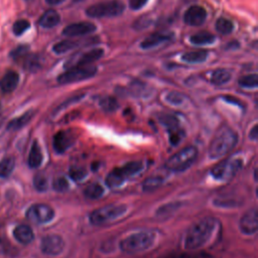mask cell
Wrapping results in <instances>:
<instances>
[{
	"instance_id": "obj_1",
	"label": "cell",
	"mask_w": 258,
	"mask_h": 258,
	"mask_svg": "<svg viewBox=\"0 0 258 258\" xmlns=\"http://www.w3.org/2000/svg\"><path fill=\"white\" fill-rule=\"evenodd\" d=\"M219 221L213 217H206L195 223L184 236V248L187 250L199 249L210 242L218 229Z\"/></svg>"
},
{
	"instance_id": "obj_2",
	"label": "cell",
	"mask_w": 258,
	"mask_h": 258,
	"mask_svg": "<svg viewBox=\"0 0 258 258\" xmlns=\"http://www.w3.org/2000/svg\"><path fill=\"white\" fill-rule=\"evenodd\" d=\"M238 142L237 133L231 128L222 127L214 137L209 147V155L212 159L223 157L230 152Z\"/></svg>"
},
{
	"instance_id": "obj_3",
	"label": "cell",
	"mask_w": 258,
	"mask_h": 258,
	"mask_svg": "<svg viewBox=\"0 0 258 258\" xmlns=\"http://www.w3.org/2000/svg\"><path fill=\"white\" fill-rule=\"evenodd\" d=\"M155 240V233L152 231H143L134 233L120 242V249L129 254L139 253L150 248Z\"/></svg>"
},
{
	"instance_id": "obj_4",
	"label": "cell",
	"mask_w": 258,
	"mask_h": 258,
	"mask_svg": "<svg viewBox=\"0 0 258 258\" xmlns=\"http://www.w3.org/2000/svg\"><path fill=\"white\" fill-rule=\"evenodd\" d=\"M126 211L125 205H108L93 211L90 214V222L95 226H103L120 218Z\"/></svg>"
},
{
	"instance_id": "obj_5",
	"label": "cell",
	"mask_w": 258,
	"mask_h": 258,
	"mask_svg": "<svg viewBox=\"0 0 258 258\" xmlns=\"http://www.w3.org/2000/svg\"><path fill=\"white\" fill-rule=\"evenodd\" d=\"M144 163L142 161H131L122 168H117L111 171L106 178V184L109 187H117L124 184V182L142 172Z\"/></svg>"
},
{
	"instance_id": "obj_6",
	"label": "cell",
	"mask_w": 258,
	"mask_h": 258,
	"mask_svg": "<svg viewBox=\"0 0 258 258\" xmlns=\"http://www.w3.org/2000/svg\"><path fill=\"white\" fill-rule=\"evenodd\" d=\"M198 150L194 147H187L175 153L166 163V168L172 172L181 173L189 169L196 160Z\"/></svg>"
},
{
	"instance_id": "obj_7",
	"label": "cell",
	"mask_w": 258,
	"mask_h": 258,
	"mask_svg": "<svg viewBox=\"0 0 258 258\" xmlns=\"http://www.w3.org/2000/svg\"><path fill=\"white\" fill-rule=\"evenodd\" d=\"M125 5L119 0H110V1L100 2L89 6L86 9V14L93 18L115 17L123 13Z\"/></svg>"
},
{
	"instance_id": "obj_8",
	"label": "cell",
	"mask_w": 258,
	"mask_h": 258,
	"mask_svg": "<svg viewBox=\"0 0 258 258\" xmlns=\"http://www.w3.org/2000/svg\"><path fill=\"white\" fill-rule=\"evenodd\" d=\"M97 73V68L92 65L71 67L68 71L61 74L58 77L60 84H71L80 81H84L94 77Z\"/></svg>"
},
{
	"instance_id": "obj_9",
	"label": "cell",
	"mask_w": 258,
	"mask_h": 258,
	"mask_svg": "<svg viewBox=\"0 0 258 258\" xmlns=\"http://www.w3.org/2000/svg\"><path fill=\"white\" fill-rule=\"evenodd\" d=\"M243 160L241 158H229L221 161L212 169L211 174L213 178L218 181H229L236 176V174L242 169Z\"/></svg>"
},
{
	"instance_id": "obj_10",
	"label": "cell",
	"mask_w": 258,
	"mask_h": 258,
	"mask_svg": "<svg viewBox=\"0 0 258 258\" xmlns=\"http://www.w3.org/2000/svg\"><path fill=\"white\" fill-rule=\"evenodd\" d=\"M55 217L54 209L45 204H35L27 211V218L36 224H45Z\"/></svg>"
},
{
	"instance_id": "obj_11",
	"label": "cell",
	"mask_w": 258,
	"mask_h": 258,
	"mask_svg": "<svg viewBox=\"0 0 258 258\" xmlns=\"http://www.w3.org/2000/svg\"><path fill=\"white\" fill-rule=\"evenodd\" d=\"M40 249L42 253L51 256L61 254L65 249V242L63 238L56 234H50L42 238L40 243Z\"/></svg>"
},
{
	"instance_id": "obj_12",
	"label": "cell",
	"mask_w": 258,
	"mask_h": 258,
	"mask_svg": "<svg viewBox=\"0 0 258 258\" xmlns=\"http://www.w3.org/2000/svg\"><path fill=\"white\" fill-rule=\"evenodd\" d=\"M76 134L74 133L73 130H62L59 131L55 136H54V148L56 152L58 153H63L66 150H68L71 147L75 140H76Z\"/></svg>"
},
{
	"instance_id": "obj_13",
	"label": "cell",
	"mask_w": 258,
	"mask_h": 258,
	"mask_svg": "<svg viewBox=\"0 0 258 258\" xmlns=\"http://www.w3.org/2000/svg\"><path fill=\"white\" fill-rule=\"evenodd\" d=\"M95 31H96V26L94 25V23L88 21H82V22L72 23V25L66 27L63 31V35L66 37H74L89 35Z\"/></svg>"
},
{
	"instance_id": "obj_14",
	"label": "cell",
	"mask_w": 258,
	"mask_h": 258,
	"mask_svg": "<svg viewBox=\"0 0 258 258\" xmlns=\"http://www.w3.org/2000/svg\"><path fill=\"white\" fill-rule=\"evenodd\" d=\"M240 230L245 235H253L258 230L257 209H251L240 219Z\"/></svg>"
},
{
	"instance_id": "obj_15",
	"label": "cell",
	"mask_w": 258,
	"mask_h": 258,
	"mask_svg": "<svg viewBox=\"0 0 258 258\" xmlns=\"http://www.w3.org/2000/svg\"><path fill=\"white\" fill-rule=\"evenodd\" d=\"M207 18V11L204 7L199 5L191 6L184 13V20L187 26L198 27L203 25Z\"/></svg>"
},
{
	"instance_id": "obj_16",
	"label": "cell",
	"mask_w": 258,
	"mask_h": 258,
	"mask_svg": "<svg viewBox=\"0 0 258 258\" xmlns=\"http://www.w3.org/2000/svg\"><path fill=\"white\" fill-rule=\"evenodd\" d=\"M14 238L21 244L28 245L35 239V234L33 229L28 225H19L13 230Z\"/></svg>"
},
{
	"instance_id": "obj_17",
	"label": "cell",
	"mask_w": 258,
	"mask_h": 258,
	"mask_svg": "<svg viewBox=\"0 0 258 258\" xmlns=\"http://www.w3.org/2000/svg\"><path fill=\"white\" fill-rule=\"evenodd\" d=\"M18 83L19 75L14 71H9L0 80V89L4 93H10L16 89Z\"/></svg>"
},
{
	"instance_id": "obj_18",
	"label": "cell",
	"mask_w": 258,
	"mask_h": 258,
	"mask_svg": "<svg viewBox=\"0 0 258 258\" xmlns=\"http://www.w3.org/2000/svg\"><path fill=\"white\" fill-rule=\"evenodd\" d=\"M60 21H61L60 14L54 9H49L40 16L38 23L43 29H53L59 25Z\"/></svg>"
},
{
	"instance_id": "obj_19",
	"label": "cell",
	"mask_w": 258,
	"mask_h": 258,
	"mask_svg": "<svg viewBox=\"0 0 258 258\" xmlns=\"http://www.w3.org/2000/svg\"><path fill=\"white\" fill-rule=\"evenodd\" d=\"M103 54H104V51L102 49H93V50H90L89 52L81 54L80 57H78V59L74 63L75 67L91 65L92 63L101 59Z\"/></svg>"
},
{
	"instance_id": "obj_20",
	"label": "cell",
	"mask_w": 258,
	"mask_h": 258,
	"mask_svg": "<svg viewBox=\"0 0 258 258\" xmlns=\"http://www.w3.org/2000/svg\"><path fill=\"white\" fill-rule=\"evenodd\" d=\"M42 159H43V156H42L41 148L38 146V143L36 140V142H34V144L32 146L30 155H29L28 163H29L30 168L37 169L42 163Z\"/></svg>"
},
{
	"instance_id": "obj_21",
	"label": "cell",
	"mask_w": 258,
	"mask_h": 258,
	"mask_svg": "<svg viewBox=\"0 0 258 258\" xmlns=\"http://www.w3.org/2000/svg\"><path fill=\"white\" fill-rule=\"evenodd\" d=\"M35 112L34 111H28L25 114H22L21 116L17 117L15 119H12L8 124H7V129L8 130H18L22 127H25L34 117Z\"/></svg>"
},
{
	"instance_id": "obj_22",
	"label": "cell",
	"mask_w": 258,
	"mask_h": 258,
	"mask_svg": "<svg viewBox=\"0 0 258 258\" xmlns=\"http://www.w3.org/2000/svg\"><path fill=\"white\" fill-rule=\"evenodd\" d=\"M169 39H170V36H166L162 34H154V35H151V36L147 37V38H145L143 40V42L140 43V46H142V48L145 50H148Z\"/></svg>"
},
{
	"instance_id": "obj_23",
	"label": "cell",
	"mask_w": 258,
	"mask_h": 258,
	"mask_svg": "<svg viewBox=\"0 0 258 258\" xmlns=\"http://www.w3.org/2000/svg\"><path fill=\"white\" fill-rule=\"evenodd\" d=\"M103 194H104L103 186L96 183H93V184H89L84 190V196L90 200L100 199L103 196Z\"/></svg>"
},
{
	"instance_id": "obj_24",
	"label": "cell",
	"mask_w": 258,
	"mask_h": 258,
	"mask_svg": "<svg viewBox=\"0 0 258 258\" xmlns=\"http://www.w3.org/2000/svg\"><path fill=\"white\" fill-rule=\"evenodd\" d=\"M15 168L14 157H4L0 160V178H8Z\"/></svg>"
},
{
	"instance_id": "obj_25",
	"label": "cell",
	"mask_w": 258,
	"mask_h": 258,
	"mask_svg": "<svg viewBox=\"0 0 258 258\" xmlns=\"http://www.w3.org/2000/svg\"><path fill=\"white\" fill-rule=\"evenodd\" d=\"M231 79V74L229 71L225 69H218L212 74V77H211V82L215 85L221 86L226 83H228Z\"/></svg>"
},
{
	"instance_id": "obj_26",
	"label": "cell",
	"mask_w": 258,
	"mask_h": 258,
	"mask_svg": "<svg viewBox=\"0 0 258 258\" xmlns=\"http://www.w3.org/2000/svg\"><path fill=\"white\" fill-rule=\"evenodd\" d=\"M215 39H216L215 36L210 33H200L192 36L190 38L191 42L196 45H205V44L213 43Z\"/></svg>"
},
{
	"instance_id": "obj_27",
	"label": "cell",
	"mask_w": 258,
	"mask_h": 258,
	"mask_svg": "<svg viewBox=\"0 0 258 258\" xmlns=\"http://www.w3.org/2000/svg\"><path fill=\"white\" fill-rule=\"evenodd\" d=\"M208 52L207 51H195V52H189L183 56V60L186 63H202L207 60Z\"/></svg>"
},
{
	"instance_id": "obj_28",
	"label": "cell",
	"mask_w": 258,
	"mask_h": 258,
	"mask_svg": "<svg viewBox=\"0 0 258 258\" xmlns=\"http://www.w3.org/2000/svg\"><path fill=\"white\" fill-rule=\"evenodd\" d=\"M77 45H78V42L75 41V40H63V41L56 43L53 46V51L56 54L61 55V54H65L69 51L73 50L74 48H76Z\"/></svg>"
},
{
	"instance_id": "obj_29",
	"label": "cell",
	"mask_w": 258,
	"mask_h": 258,
	"mask_svg": "<svg viewBox=\"0 0 258 258\" xmlns=\"http://www.w3.org/2000/svg\"><path fill=\"white\" fill-rule=\"evenodd\" d=\"M159 120H160V122H161L163 125H165V126L169 129L170 133L181 129L180 126H179V120L176 118L175 116H173V115H169V114L161 115Z\"/></svg>"
},
{
	"instance_id": "obj_30",
	"label": "cell",
	"mask_w": 258,
	"mask_h": 258,
	"mask_svg": "<svg viewBox=\"0 0 258 258\" xmlns=\"http://www.w3.org/2000/svg\"><path fill=\"white\" fill-rule=\"evenodd\" d=\"M234 25L233 22L227 18L221 17L216 22V30L222 35H229L233 32Z\"/></svg>"
},
{
	"instance_id": "obj_31",
	"label": "cell",
	"mask_w": 258,
	"mask_h": 258,
	"mask_svg": "<svg viewBox=\"0 0 258 258\" xmlns=\"http://www.w3.org/2000/svg\"><path fill=\"white\" fill-rule=\"evenodd\" d=\"M26 70L30 72H36L37 70L40 68V62H39V58L36 55H32V56H27L26 57V61H25V65H23Z\"/></svg>"
},
{
	"instance_id": "obj_32",
	"label": "cell",
	"mask_w": 258,
	"mask_h": 258,
	"mask_svg": "<svg viewBox=\"0 0 258 258\" xmlns=\"http://www.w3.org/2000/svg\"><path fill=\"white\" fill-rule=\"evenodd\" d=\"M31 28V23L27 19H19L14 22V25L12 27V32L15 36L19 37L21 35L25 34L29 29Z\"/></svg>"
},
{
	"instance_id": "obj_33",
	"label": "cell",
	"mask_w": 258,
	"mask_h": 258,
	"mask_svg": "<svg viewBox=\"0 0 258 258\" xmlns=\"http://www.w3.org/2000/svg\"><path fill=\"white\" fill-rule=\"evenodd\" d=\"M163 179L161 177H150L148 179H147L144 183V190L147 192H150V191H154L155 189L162 184Z\"/></svg>"
},
{
	"instance_id": "obj_34",
	"label": "cell",
	"mask_w": 258,
	"mask_h": 258,
	"mask_svg": "<svg viewBox=\"0 0 258 258\" xmlns=\"http://www.w3.org/2000/svg\"><path fill=\"white\" fill-rule=\"evenodd\" d=\"M239 85L243 88L254 89L258 86V76L257 74H251L244 76L239 79Z\"/></svg>"
},
{
	"instance_id": "obj_35",
	"label": "cell",
	"mask_w": 258,
	"mask_h": 258,
	"mask_svg": "<svg viewBox=\"0 0 258 258\" xmlns=\"http://www.w3.org/2000/svg\"><path fill=\"white\" fill-rule=\"evenodd\" d=\"M101 108L106 112H113L118 108V102L113 97H104L100 100Z\"/></svg>"
},
{
	"instance_id": "obj_36",
	"label": "cell",
	"mask_w": 258,
	"mask_h": 258,
	"mask_svg": "<svg viewBox=\"0 0 258 258\" xmlns=\"http://www.w3.org/2000/svg\"><path fill=\"white\" fill-rule=\"evenodd\" d=\"M179 203H171V204H168V205H165L162 206L158 209L157 211V216L158 217H163V216H168L170 215L171 213L175 212V211L179 208Z\"/></svg>"
},
{
	"instance_id": "obj_37",
	"label": "cell",
	"mask_w": 258,
	"mask_h": 258,
	"mask_svg": "<svg viewBox=\"0 0 258 258\" xmlns=\"http://www.w3.org/2000/svg\"><path fill=\"white\" fill-rule=\"evenodd\" d=\"M34 185L38 192H44L48 187V181L42 175H37L34 179Z\"/></svg>"
},
{
	"instance_id": "obj_38",
	"label": "cell",
	"mask_w": 258,
	"mask_h": 258,
	"mask_svg": "<svg viewBox=\"0 0 258 258\" xmlns=\"http://www.w3.org/2000/svg\"><path fill=\"white\" fill-rule=\"evenodd\" d=\"M87 176V171L84 168H77L74 167L70 170V177L75 182H80L85 179Z\"/></svg>"
},
{
	"instance_id": "obj_39",
	"label": "cell",
	"mask_w": 258,
	"mask_h": 258,
	"mask_svg": "<svg viewBox=\"0 0 258 258\" xmlns=\"http://www.w3.org/2000/svg\"><path fill=\"white\" fill-rule=\"evenodd\" d=\"M53 187L57 192H65L69 189V183L65 178H58L54 181Z\"/></svg>"
},
{
	"instance_id": "obj_40",
	"label": "cell",
	"mask_w": 258,
	"mask_h": 258,
	"mask_svg": "<svg viewBox=\"0 0 258 258\" xmlns=\"http://www.w3.org/2000/svg\"><path fill=\"white\" fill-rule=\"evenodd\" d=\"M184 97L182 95L181 93L178 92H171L167 96V100L174 105H181L184 102Z\"/></svg>"
},
{
	"instance_id": "obj_41",
	"label": "cell",
	"mask_w": 258,
	"mask_h": 258,
	"mask_svg": "<svg viewBox=\"0 0 258 258\" xmlns=\"http://www.w3.org/2000/svg\"><path fill=\"white\" fill-rule=\"evenodd\" d=\"M28 51H29V48L27 45H20V46H18V48H16L13 52H11L10 56L13 60H18L22 57H26L27 54H28Z\"/></svg>"
},
{
	"instance_id": "obj_42",
	"label": "cell",
	"mask_w": 258,
	"mask_h": 258,
	"mask_svg": "<svg viewBox=\"0 0 258 258\" xmlns=\"http://www.w3.org/2000/svg\"><path fill=\"white\" fill-rule=\"evenodd\" d=\"M0 253L3 255H12L13 247L7 240L0 239Z\"/></svg>"
},
{
	"instance_id": "obj_43",
	"label": "cell",
	"mask_w": 258,
	"mask_h": 258,
	"mask_svg": "<svg viewBox=\"0 0 258 258\" xmlns=\"http://www.w3.org/2000/svg\"><path fill=\"white\" fill-rule=\"evenodd\" d=\"M148 0H130L129 1V6L133 10H138L140 8H143Z\"/></svg>"
},
{
	"instance_id": "obj_44",
	"label": "cell",
	"mask_w": 258,
	"mask_h": 258,
	"mask_svg": "<svg viewBox=\"0 0 258 258\" xmlns=\"http://www.w3.org/2000/svg\"><path fill=\"white\" fill-rule=\"evenodd\" d=\"M224 99L230 103H234V104H236V105H239L241 106V102L239 100H237L236 98H234V97H231V96H225Z\"/></svg>"
},
{
	"instance_id": "obj_45",
	"label": "cell",
	"mask_w": 258,
	"mask_h": 258,
	"mask_svg": "<svg viewBox=\"0 0 258 258\" xmlns=\"http://www.w3.org/2000/svg\"><path fill=\"white\" fill-rule=\"evenodd\" d=\"M257 125H254L253 128L250 130V134H249V137L252 139V140H256L257 139Z\"/></svg>"
},
{
	"instance_id": "obj_46",
	"label": "cell",
	"mask_w": 258,
	"mask_h": 258,
	"mask_svg": "<svg viewBox=\"0 0 258 258\" xmlns=\"http://www.w3.org/2000/svg\"><path fill=\"white\" fill-rule=\"evenodd\" d=\"M65 0H45V2L50 5H59L63 3Z\"/></svg>"
},
{
	"instance_id": "obj_47",
	"label": "cell",
	"mask_w": 258,
	"mask_h": 258,
	"mask_svg": "<svg viewBox=\"0 0 258 258\" xmlns=\"http://www.w3.org/2000/svg\"><path fill=\"white\" fill-rule=\"evenodd\" d=\"M73 1H75V2H81V1H84V0H73Z\"/></svg>"
}]
</instances>
